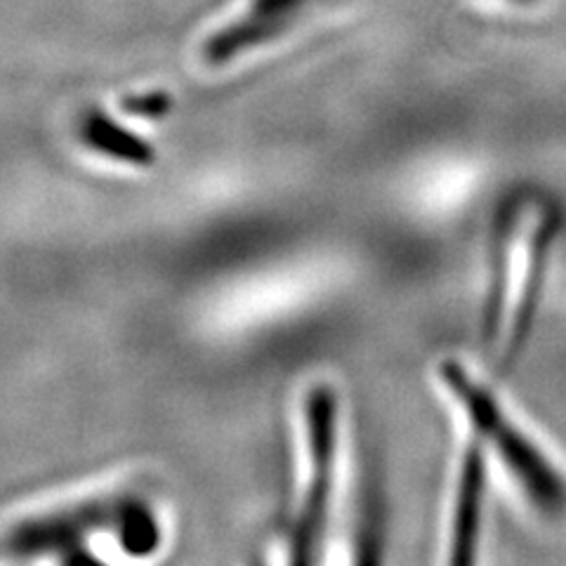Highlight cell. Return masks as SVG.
I'll list each match as a JSON object with an SVG mask.
<instances>
[{
  "instance_id": "1",
  "label": "cell",
  "mask_w": 566,
  "mask_h": 566,
  "mask_svg": "<svg viewBox=\"0 0 566 566\" xmlns=\"http://www.w3.org/2000/svg\"><path fill=\"white\" fill-rule=\"evenodd\" d=\"M439 374L460 406L468 411L476 434L493 441L505 465L517 476L534 505L551 517L562 515L566 510V482L551 460L538 451L534 441L524 437L517 424L505 418L495 399L480 382H474L458 361H444Z\"/></svg>"
},
{
  "instance_id": "2",
  "label": "cell",
  "mask_w": 566,
  "mask_h": 566,
  "mask_svg": "<svg viewBox=\"0 0 566 566\" xmlns=\"http://www.w3.org/2000/svg\"><path fill=\"white\" fill-rule=\"evenodd\" d=\"M335 418H338V401H335L333 389L328 385L312 387L307 397L312 476L293 534V564L314 562L318 541L324 538L335 463Z\"/></svg>"
},
{
  "instance_id": "3",
  "label": "cell",
  "mask_w": 566,
  "mask_h": 566,
  "mask_svg": "<svg viewBox=\"0 0 566 566\" xmlns=\"http://www.w3.org/2000/svg\"><path fill=\"white\" fill-rule=\"evenodd\" d=\"M128 503L130 501H97L35 517L14 531L10 551L17 555L62 553L60 557L64 562H81L83 555L76 553L81 538L97 526H120Z\"/></svg>"
},
{
  "instance_id": "4",
  "label": "cell",
  "mask_w": 566,
  "mask_h": 566,
  "mask_svg": "<svg viewBox=\"0 0 566 566\" xmlns=\"http://www.w3.org/2000/svg\"><path fill=\"white\" fill-rule=\"evenodd\" d=\"M310 0H243L232 20L212 31L203 41L201 57L210 66H222L237 60L241 52L272 41L286 29L300 8Z\"/></svg>"
},
{
  "instance_id": "5",
  "label": "cell",
  "mask_w": 566,
  "mask_h": 566,
  "mask_svg": "<svg viewBox=\"0 0 566 566\" xmlns=\"http://www.w3.org/2000/svg\"><path fill=\"white\" fill-rule=\"evenodd\" d=\"M482 495H484V453H482V441L476 437L468 444L463 468H460L453 541H451L453 564L463 566L474 562L476 541H480Z\"/></svg>"
},
{
  "instance_id": "6",
  "label": "cell",
  "mask_w": 566,
  "mask_h": 566,
  "mask_svg": "<svg viewBox=\"0 0 566 566\" xmlns=\"http://www.w3.org/2000/svg\"><path fill=\"white\" fill-rule=\"evenodd\" d=\"M559 232V212L555 206H547L541 224L534 234V241H531V253H528V270L524 279V291L520 297V307L515 312V326H512L510 335V347L505 354V364L515 361L517 354L522 352L526 335L531 331V324H534V316L538 310V300L543 293V281L547 276V262H551L553 253V243Z\"/></svg>"
},
{
  "instance_id": "7",
  "label": "cell",
  "mask_w": 566,
  "mask_h": 566,
  "mask_svg": "<svg viewBox=\"0 0 566 566\" xmlns=\"http://www.w3.org/2000/svg\"><path fill=\"white\" fill-rule=\"evenodd\" d=\"M81 139L85 142L87 149H93L99 156L114 158L118 164L147 168L156 161V151L147 139L118 126L116 120L104 116L102 112H93L83 118Z\"/></svg>"
},
{
  "instance_id": "8",
  "label": "cell",
  "mask_w": 566,
  "mask_h": 566,
  "mask_svg": "<svg viewBox=\"0 0 566 566\" xmlns=\"http://www.w3.org/2000/svg\"><path fill=\"white\" fill-rule=\"evenodd\" d=\"M120 545L126 547V553L133 555H149L158 545V526L149 512V507L139 501H130L126 507V515L118 526Z\"/></svg>"
},
{
  "instance_id": "9",
  "label": "cell",
  "mask_w": 566,
  "mask_h": 566,
  "mask_svg": "<svg viewBox=\"0 0 566 566\" xmlns=\"http://www.w3.org/2000/svg\"><path fill=\"white\" fill-rule=\"evenodd\" d=\"M123 109L142 118H161L172 109V97L166 93H149L123 99Z\"/></svg>"
}]
</instances>
